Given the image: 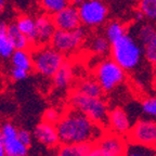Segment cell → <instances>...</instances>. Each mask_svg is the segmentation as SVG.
Wrapping results in <instances>:
<instances>
[{"label":"cell","instance_id":"cell-31","mask_svg":"<svg viewBox=\"0 0 156 156\" xmlns=\"http://www.w3.org/2000/svg\"><path fill=\"white\" fill-rule=\"evenodd\" d=\"M136 145V149L134 150H131V151H129V149L127 150V153H126V155L125 156H153L154 155V153H153V150H155V149H149L147 151H144V150L147 147V146H144L143 147V150H139L138 151V147H139V145L138 144H134Z\"/></svg>","mask_w":156,"mask_h":156},{"label":"cell","instance_id":"cell-35","mask_svg":"<svg viewBox=\"0 0 156 156\" xmlns=\"http://www.w3.org/2000/svg\"><path fill=\"white\" fill-rule=\"evenodd\" d=\"M0 156H7V153H5V142H3L2 136H1V132H0Z\"/></svg>","mask_w":156,"mask_h":156},{"label":"cell","instance_id":"cell-26","mask_svg":"<svg viewBox=\"0 0 156 156\" xmlns=\"http://www.w3.org/2000/svg\"><path fill=\"white\" fill-rule=\"evenodd\" d=\"M138 9L144 14L146 21L156 23V0H139Z\"/></svg>","mask_w":156,"mask_h":156},{"label":"cell","instance_id":"cell-24","mask_svg":"<svg viewBox=\"0 0 156 156\" xmlns=\"http://www.w3.org/2000/svg\"><path fill=\"white\" fill-rule=\"evenodd\" d=\"M155 34H156V25L154 23L147 21V22L139 23V25H138V27L136 29V36L134 37L144 47L153 38Z\"/></svg>","mask_w":156,"mask_h":156},{"label":"cell","instance_id":"cell-34","mask_svg":"<svg viewBox=\"0 0 156 156\" xmlns=\"http://www.w3.org/2000/svg\"><path fill=\"white\" fill-rule=\"evenodd\" d=\"M133 20L136 23H142V22H144L146 19H145V16H144L143 13H142L139 9H136L133 12Z\"/></svg>","mask_w":156,"mask_h":156},{"label":"cell","instance_id":"cell-38","mask_svg":"<svg viewBox=\"0 0 156 156\" xmlns=\"http://www.w3.org/2000/svg\"><path fill=\"white\" fill-rule=\"evenodd\" d=\"M153 156H156V153H154V155Z\"/></svg>","mask_w":156,"mask_h":156},{"label":"cell","instance_id":"cell-39","mask_svg":"<svg viewBox=\"0 0 156 156\" xmlns=\"http://www.w3.org/2000/svg\"><path fill=\"white\" fill-rule=\"evenodd\" d=\"M154 64H155V68H156V62H155V63H154Z\"/></svg>","mask_w":156,"mask_h":156},{"label":"cell","instance_id":"cell-22","mask_svg":"<svg viewBox=\"0 0 156 156\" xmlns=\"http://www.w3.org/2000/svg\"><path fill=\"white\" fill-rule=\"evenodd\" d=\"M76 90L92 98H102L103 93H104L102 87L95 78L94 79H83V80L79 81L77 83Z\"/></svg>","mask_w":156,"mask_h":156},{"label":"cell","instance_id":"cell-9","mask_svg":"<svg viewBox=\"0 0 156 156\" xmlns=\"http://www.w3.org/2000/svg\"><path fill=\"white\" fill-rule=\"evenodd\" d=\"M16 127L11 122H5L0 127V132L3 138L7 156H27L28 146L20 141Z\"/></svg>","mask_w":156,"mask_h":156},{"label":"cell","instance_id":"cell-29","mask_svg":"<svg viewBox=\"0 0 156 156\" xmlns=\"http://www.w3.org/2000/svg\"><path fill=\"white\" fill-rule=\"evenodd\" d=\"M62 114L58 112L55 108H48V110L44 111V115H42V120L44 122H50V124H53V125H56L61 118Z\"/></svg>","mask_w":156,"mask_h":156},{"label":"cell","instance_id":"cell-21","mask_svg":"<svg viewBox=\"0 0 156 156\" xmlns=\"http://www.w3.org/2000/svg\"><path fill=\"white\" fill-rule=\"evenodd\" d=\"M127 33H128L127 26L122 22L117 21V20L110 21V22L105 25V28H104V35L108 39V41L111 42V44L113 42L117 41L118 39H120Z\"/></svg>","mask_w":156,"mask_h":156},{"label":"cell","instance_id":"cell-20","mask_svg":"<svg viewBox=\"0 0 156 156\" xmlns=\"http://www.w3.org/2000/svg\"><path fill=\"white\" fill-rule=\"evenodd\" d=\"M10 58H11L12 66L24 68L28 72L34 69V63H33V56L30 50H27V49L15 50Z\"/></svg>","mask_w":156,"mask_h":156},{"label":"cell","instance_id":"cell-33","mask_svg":"<svg viewBox=\"0 0 156 156\" xmlns=\"http://www.w3.org/2000/svg\"><path fill=\"white\" fill-rule=\"evenodd\" d=\"M86 156H110V155H107V154L105 153L104 151H102L99 146H97L95 144H93L92 147H91V150L89 151V153H88Z\"/></svg>","mask_w":156,"mask_h":156},{"label":"cell","instance_id":"cell-10","mask_svg":"<svg viewBox=\"0 0 156 156\" xmlns=\"http://www.w3.org/2000/svg\"><path fill=\"white\" fill-rule=\"evenodd\" d=\"M94 144L110 156H125L128 150V142L126 141L125 136L111 130L105 131V133Z\"/></svg>","mask_w":156,"mask_h":156},{"label":"cell","instance_id":"cell-6","mask_svg":"<svg viewBox=\"0 0 156 156\" xmlns=\"http://www.w3.org/2000/svg\"><path fill=\"white\" fill-rule=\"evenodd\" d=\"M81 25L88 28H98L106 23L108 7L104 0H86L78 5Z\"/></svg>","mask_w":156,"mask_h":156},{"label":"cell","instance_id":"cell-30","mask_svg":"<svg viewBox=\"0 0 156 156\" xmlns=\"http://www.w3.org/2000/svg\"><path fill=\"white\" fill-rule=\"evenodd\" d=\"M29 72L24 69V68L16 67V66H12L11 71H10V76H11V79L14 81H21L24 80L28 77Z\"/></svg>","mask_w":156,"mask_h":156},{"label":"cell","instance_id":"cell-7","mask_svg":"<svg viewBox=\"0 0 156 156\" xmlns=\"http://www.w3.org/2000/svg\"><path fill=\"white\" fill-rule=\"evenodd\" d=\"M87 39V32L83 26L73 30L56 29L50 44L63 54L73 53L83 46Z\"/></svg>","mask_w":156,"mask_h":156},{"label":"cell","instance_id":"cell-12","mask_svg":"<svg viewBox=\"0 0 156 156\" xmlns=\"http://www.w3.org/2000/svg\"><path fill=\"white\" fill-rule=\"evenodd\" d=\"M34 138L38 141V143L42 144L48 149L58 147L61 144L56 125L50 124V122H44V120L35 127Z\"/></svg>","mask_w":156,"mask_h":156},{"label":"cell","instance_id":"cell-2","mask_svg":"<svg viewBox=\"0 0 156 156\" xmlns=\"http://www.w3.org/2000/svg\"><path fill=\"white\" fill-rule=\"evenodd\" d=\"M110 54L111 58L125 71L129 72L140 65L144 56V50L138 39L130 33H127L117 41L113 42Z\"/></svg>","mask_w":156,"mask_h":156},{"label":"cell","instance_id":"cell-14","mask_svg":"<svg viewBox=\"0 0 156 156\" xmlns=\"http://www.w3.org/2000/svg\"><path fill=\"white\" fill-rule=\"evenodd\" d=\"M107 128L111 131L115 132L120 136H127L131 129V122H130L128 114L122 110V107H114L108 113V122Z\"/></svg>","mask_w":156,"mask_h":156},{"label":"cell","instance_id":"cell-3","mask_svg":"<svg viewBox=\"0 0 156 156\" xmlns=\"http://www.w3.org/2000/svg\"><path fill=\"white\" fill-rule=\"evenodd\" d=\"M69 103L72 107L80 111L93 122L107 128L110 110L102 98L88 97L75 89L69 95Z\"/></svg>","mask_w":156,"mask_h":156},{"label":"cell","instance_id":"cell-1","mask_svg":"<svg viewBox=\"0 0 156 156\" xmlns=\"http://www.w3.org/2000/svg\"><path fill=\"white\" fill-rule=\"evenodd\" d=\"M61 144L93 143L105 133V127L93 122L80 111L71 107L56 124Z\"/></svg>","mask_w":156,"mask_h":156},{"label":"cell","instance_id":"cell-32","mask_svg":"<svg viewBox=\"0 0 156 156\" xmlns=\"http://www.w3.org/2000/svg\"><path fill=\"white\" fill-rule=\"evenodd\" d=\"M17 136H19L20 141H22L25 145L30 146L33 142V136L32 133L26 129H19L17 131Z\"/></svg>","mask_w":156,"mask_h":156},{"label":"cell","instance_id":"cell-8","mask_svg":"<svg viewBox=\"0 0 156 156\" xmlns=\"http://www.w3.org/2000/svg\"><path fill=\"white\" fill-rule=\"evenodd\" d=\"M127 139L129 143L156 149V120H136L127 134Z\"/></svg>","mask_w":156,"mask_h":156},{"label":"cell","instance_id":"cell-16","mask_svg":"<svg viewBox=\"0 0 156 156\" xmlns=\"http://www.w3.org/2000/svg\"><path fill=\"white\" fill-rule=\"evenodd\" d=\"M7 35L15 50H22V49L32 50V44L29 42L28 38L20 30L17 25L15 24V22L9 23Z\"/></svg>","mask_w":156,"mask_h":156},{"label":"cell","instance_id":"cell-25","mask_svg":"<svg viewBox=\"0 0 156 156\" xmlns=\"http://www.w3.org/2000/svg\"><path fill=\"white\" fill-rule=\"evenodd\" d=\"M39 3L44 13L51 16L71 5L69 0H39Z\"/></svg>","mask_w":156,"mask_h":156},{"label":"cell","instance_id":"cell-37","mask_svg":"<svg viewBox=\"0 0 156 156\" xmlns=\"http://www.w3.org/2000/svg\"><path fill=\"white\" fill-rule=\"evenodd\" d=\"M86 0H69V2L72 3V5H80L83 2H85Z\"/></svg>","mask_w":156,"mask_h":156},{"label":"cell","instance_id":"cell-15","mask_svg":"<svg viewBox=\"0 0 156 156\" xmlns=\"http://www.w3.org/2000/svg\"><path fill=\"white\" fill-rule=\"evenodd\" d=\"M15 24L17 25L19 29L25 36L28 38L29 42L32 44V49L35 48L37 40V33H36V20L29 15L23 14L20 15L15 21Z\"/></svg>","mask_w":156,"mask_h":156},{"label":"cell","instance_id":"cell-19","mask_svg":"<svg viewBox=\"0 0 156 156\" xmlns=\"http://www.w3.org/2000/svg\"><path fill=\"white\" fill-rule=\"evenodd\" d=\"M93 143H67L60 144L56 156H86Z\"/></svg>","mask_w":156,"mask_h":156},{"label":"cell","instance_id":"cell-4","mask_svg":"<svg viewBox=\"0 0 156 156\" xmlns=\"http://www.w3.org/2000/svg\"><path fill=\"white\" fill-rule=\"evenodd\" d=\"M34 69L36 73L47 78H52L54 74L65 63V56L51 44L35 47L30 50Z\"/></svg>","mask_w":156,"mask_h":156},{"label":"cell","instance_id":"cell-36","mask_svg":"<svg viewBox=\"0 0 156 156\" xmlns=\"http://www.w3.org/2000/svg\"><path fill=\"white\" fill-rule=\"evenodd\" d=\"M5 3H7L5 0H0V16H1V14L3 13V11H5Z\"/></svg>","mask_w":156,"mask_h":156},{"label":"cell","instance_id":"cell-28","mask_svg":"<svg viewBox=\"0 0 156 156\" xmlns=\"http://www.w3.org/2000/svg\"><path fill=\"white\" fill-rule=\"evenodd\" d=\"M144 50V58L150 62V63H155L156 62V34L153 38L150 40L145 46L143 47Z\"/></svg>","mask_w":156,"mask_h":156},{"label":"cell","instance_id":"cell-17","mask_svg":"<svg viewBox=\"0 0 156 156\" xmlns=\"http://www.w3.org/2000/svg\"><path fill=\"white\" fill-rule=\"evenodd\" d=\"M52 78H53V85L55 88L61 90L67 89L74 80V72L72 65L65 61V63L60 67V69L54 74Z\"/></svg>","mask_w":156,"mask_h":156},{"label":"cell","instance_id":"cell-13","mask_svg":"<svg viewBox=\"0 0 156 156\" xmlns=\"http://www.w3.org/2000/svg\"><path fill=\"white\" fill-rule=\"evenodd\" d=\"M36 33H37V40L36 46H44V44H50L52 37L56 30V27L53 23L51 15L42 13L36 19Z\"/></svg>","mask_w":156,"mask_h":156},{"label":"cell","instance_id":"cell-5","mask_svg":"<svg viewBox=\"0 0 156 156\" xmlns=\"http://www.w3.org/2000/svg\"><path fill=\"white\" fill-rule=\"evenodd\" d=\"M94 78L104 92H112L126 79V71L111 58H104L95 66Z\"/></svg>","mask_w":156,"mask_h":156},{"label":"cell","instance_id":"cell-23","mask_svg":"<svg viewBox=\"0 0 156 156\" xmlns=\"http://www.w3.org/2000/svg\"><path fill=\"white\" fill-rule=\"evenodd\" d=\"M8 25L9 24L7 22L0 20V58H11L13 52L15 51L14 47L7 35Z\"/></svg>","mask_w":156,"mask_h":156},{"label":"cell","instance_id":"cell-11","mask_svg":"<svg viewBox=\"0 0 156 156\" xmlns=\"http://www.w3.org/2000/svg\"><path fill=\"white\" fill-rule=\"evenodd\" d=\"M52 20L56 29L63 30H73L81 26L80 16L78 7L75 5H68L60 12L52 15Z\"/></svg>","mask_w":156,"mask_h":156},{"label":"cell","instance_id":"cell-18","mask_svg":"<svg viewBox=\"0 0 156 156\" xmlns=\"http://www.w3.org/2000/svg\"><path fill=\"white\" fill-rule=\"evenodd\" d=\"M88 49L90 50L91 53L95 55H106L111 52V42L105 37L104 34H95L91 36L88 40Z\"/></svg>","mask_w":156,"mask_h":156},{"label":"cell","instance_id":"cell-27","mask_svg":"<svg viewBox=\"0 0 156 156\" xmlns=\"http://www.w3.org/2000/svg\"><path fill=\"white\" fill-rule=\"evenodd\" d=\"M141 110L143 114L151 118H156V97L146 98L141 103Z\"/></svg>","mask_w":156,"mask_h":156}]
</instances>
